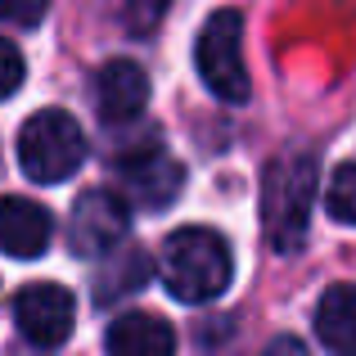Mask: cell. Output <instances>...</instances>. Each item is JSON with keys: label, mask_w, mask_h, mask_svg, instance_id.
I'll use <instances>...</instances> for the list:
<instances>
[{"label": "cell", "mask_w": 356, "mask_h": 356, "mask_svg": "<svg viewBox=\"0 0 356 356\" xmlns=\"http://www.w3.org/2000/svg\"><path fill=\"white\" fill-rule=\"evenodd\" d=\"M316 176H321L316 154H284L261 176V226H266V239L275 243V252H298L307 243Z\"/></svg>", "instance_id": "7a4b0ae2"}, {"label": "cell", "mask_w": 356, "mask_h": 356, "mask_svg": "<svg viewBox=\"0 0 356 356\" xmlns=\"http://www.w3.org/2000/svg\"><path fill=\"white\" fill-rule=\"evenodd\" d=\"M23 54H18V45L9 41V36H0V99H9L18 86H23Z\"/></svg>", "instance_id": "4fadbf2b"}, {"label": "cell", "mask_w": 356, "mask_h": 356, "mask_svg": "<svg viewBox=\"0 0 356 356\" xmlns=\"http://www.w3.org/2000/svg\"><path fill=\"white\" fill-rule=\"evenodd\" d=\"M86 163V136L63 108H41L18 131V167L36 185H59Z\"/></svg>", "instance_id": "3957f363"}, {"label": "cell", "mask_w": 356, "mask_h": 356, "mask_svg": "<svg viewBox=\"0 0 356 356\" xmlns=\"http://www.w3.org/2000/svg\"><path fill=\"white\" fill-rule=\"evenodd\" d=\"M145 104H149V77H145L140 63L113 59V63L99 68V77H95V108H99V118H104L108 127L140 118Z\"/></svg>", "instance_id": "9c48e42d"}, {"label": "cell", "mask_w": 356, "mask_h": 356, "mask_svg": "<svg viewBox=\"0 0 356 356\" xmlns=\"http://www.w3.org/2000/svg\"><path fill=\"white\" fill-rule=\"evenodd\" d=\"M158 275L172 289V298L190 307L217 302L230 289L235 275V257H230V243L208 226H185L172 230L163 243V257H158Z\"/></svg>", "instance_id": "6da1fadb"}, {"label": "cell", "mask_w": 356, "mask_h": 356, "mask_svg": "<svg viewBox=\"0 0 356 356\" xmlns=\"http://www.w3.org/2000/svg\"><path fill=\"white\" fill-rule=\"evenodd\" d=\"M0 18H9V23H41L45 5H9V0H0Z\"/></svg>", "instance_id": "5bb4252c"}, {"label": "cell", "mask_w": 356, "mask_h": 356, "mask_svg": "<svg viewBox=\"0 0 356 356\" xmlns=\"http://www.w3.org/2000/svg\"><path fill=\"white\" fill-rule=\"evenodd\" d=\"M316 334L334 356H356V284H334L321 293Z\"/></svg>", "instance_id": "8fae6325"}, {"label": "cell", "mask_w": 356, "mask_h": 356, "mask_svg": "<svg viewBox=\"0 0 356 356\" xmlns=\"http://www.w3.org/2000/svg\"><path fill=\"white\" fill-rule=\"evenodd\" d=\"M261 356H307V348H302L298 339H275V343H270V348L261 352Z\"/></svg>", "instance_id": "9a60e30c"}, {"label": "cell", "mask_w": 356, "mask_h": 356, "mask_svg": "<svg viewBox=\"0 0 356 356\" xmlns=\"http://www.w3.org/2000/svg\"><path fill=\"white\" fill-rule=\"evenodd\" d=\"M54 239V217L50 208L23 199V194H5L0 199V252L18 261H32L50 248Z\"/></svg>", "instance_id": "ba28073f"}, {"label": "cell", "mask_w": 356, "mask_h": 356, "mask_svg": "<svg viewBox=\"0 0 356 356\" xmlns=\"http://www.w3.org/2000/svg\"><path fill=\"white\" fill-rule=\"evenodd\" d=\"M118 172H122V190L131 194V203H136V208H149V212L167 208L185 185V167L176 163L163 145H145V149H136V154H127L118 163Z\"/></svg>", "instance_id": "52a82bcc"}, {"label": "cell", "mask_w": 356, "mask_h": 356, "mask_svg": "<svg viewBox=\"0 0 356 356\" xmlns=\"http://www.w3.org/2000/svg\"><path fill=\"white\" fill-rule=\"evenodd\" d=\"M131 212L113 190H86L72 208L68 243L77 257H113V248L127 239Z\"/></svg>", "instance_id": "5b68a950"}, {"label": "cell", "mask_w": 356, "mask_h": 356, "mask_svg": "<svg viewBox=\"0 0 356 356\" xmlns=\"http://www.w3.org/2000/svg\"><path fill=\"white\" fill-rule=\"evenodd\" d=\"M108 356H176V334L163 316L149 312H127L108 325L104 334Z\"/></svg>", "instance_id": "30bf717a"}, {"label": "cell", "mask_w": 356, "mask_h": 356, "mask_svg": "<svg viewBox=\"0 0 356 356\" xmlns=\"http://www.w3.org/2000/svg\"><path fill=\"white\" fill-rule=\"evenodd\" d=\"M14 321L32 348H59L68 343L72 321H77V302L63 284H27L14 298Z\"/></svg>", "instance_id": "8992f818"}, {"label": "cell", "mask_w": 356, "mask_h": 356, "mask_svg": "<svg viewBox=\"0 0 356 356\" xmlns=\"http://www.w3.org/2000/svg\"><path fill=\"white\" fill-rule=\"evenodd\" d=\"M194 63L199 77L221 104H243L248 99V68H243V18L235 9H217L199 27L194 41Z\"/></svg>", "instance_id": "277c9868"}, {"label": "cell", "mask_w": 356, "mask_h": 356, "mask_svg": "<svg viewBox=\"0 0 356 356\" xmlns=\"http://www.w3.org/2000/svg\"><path fill=\"white\" fill-rule=\"evenodd\" d=\"M325 208H330L334 221H343V226H356V163L339 167L330 181V190H325Z\"/></svg>", "instance_id": "7c38bea8"}]
</instances>
